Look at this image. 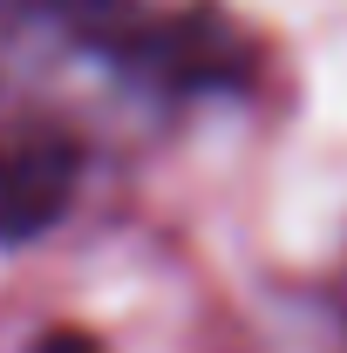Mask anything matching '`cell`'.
<instances>
[{
	"mask_svg": "<svg viewBox=\"0 0 347 353\" xmlns=\"http://www.w3.org/2000/svg\"><path fill=\"white\" fill-rule=\"evenodd\" d=\"M75 183H82V157L68 136H0V245H28L48 224H62Z\"/></svg>",
	"mask_w": 347,
	"mask_h": 353,
	"instance_id": "1",
	"label": "cell"
}]
</instances>
